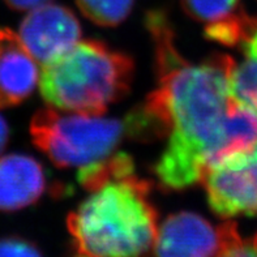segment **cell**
Returning a JSON list of instances; mask_svg holds the SVG:
<instances>
[{
  "label": "cell",
  "instance_id": "obj_16",
  "mask_svg": "<svg viewBox=\"0 0 257 257\" xmlns=\"http://www.w3.org/2000/svg\"><path fill=\"white\" fill-rule=\"evenodd\" d=\"M8 140H10V127H8L6 119L0 115V154L3 153Z\"/></svg>",
  "mask_w": 257,
  "mask_h": 257
},
{
  "label": "cell",
  "instance_id": "obj_9",
  "mask_svg": "<svg viewBox=\"0 0 257 257\" xmlns=\"http://www.w3.org/2000/svg\"><path fill=\"white\" fill-rule=\"evenodd\" d=\"M47 189L43 166L26 154L0 158V212H17L36 204Z\"/></svg>",
  "mask_w": 257,
  "mask_h": 257
},
{
  "label": "cell",
  "instance_id": "obj_4",
  "mask_svg": "<svg viewBox=\"0 0 257 257\" xmlns=\"http://www.w3.org/2000/svg\"><path fill=\"white\" fill-rule=\"evenodd\" d=\"M30 135L34 145L59 169H81L103 160L127 136L124 120L64 115L52 108L37 111L30 121Z\"/></svg>",
  "mask_w": 257,
  "mask_h": 257
},
{
  "label": "cell",
  "instance_id": "obj_10",
  "mask_svg": "<svg viewBox=\"0 0 257 257\" xmlns=\"http://www.w3.org/2000/svg\"><path fill=\"white\" fill-rule=\"evenodd\" d=\"M232 49H238L243 59L234 62L230 76L231 97L257 112V17L244 13Z\"/></svg>",
  "mask_w": 257,
  "mask_h": 257
},
{
  "label": "cell",
  "instance_id": "obj_17",
  "mask_svg": "<svg viewBox=\"0 0 257 257\" xmlns=\"http://www.w3.org/2000/svg\"><path fill=\"white\" fill-rule=\"evenodd\" d=\"M252 245H253L254 248L257 249V234L254 235V238H253V241H252Z\"/></svg>",
  "mask_w": 257,
  "mask_h": 257
},
{
  "label": "cell",
  "instance_id": "obj_6",
  "mask_svg": "<svg viewBox=\"0 0 257 257\" xmlns=\"http://www.w3.org/2000/svg\"><path fill=\"white\" fill-rule=\"evenodd\" d=\"M202 183L209 208L221 218L257 215V143L210 167Z\"/></svg>",
  "mask_w": 257,
  "mask_h": 257
},
{
  "label": "cell",
  "instance_id": "obj_2",
  "mask_svg": "<svg viewBox=\"0 0 257 257\" xmlns=\"http://www.w3.org/2000/svg\"><path fill=\"white\" fill-rule=\"evenodd\" d=\"M67 217L71 257H149L158 234L150 183L134 173L110 176Z\"/></svg>",
  "mask_w": 257,
  "mask_h": 257
},
{
  "label": "cell",
  "instance_id": "obj_15",
  "mask_svg": "<svg viewBox=\"0 0 257 257\" xmlns=\"http://www.w3.org/2000/svg\"><path fill=\"white\" fill-rule=\"evenodd\" d=\"M223 257H257V249L251 244L243 241L238 247L232 248Z\"/></svg>",
  "mask_w": 257,
  "mask_h": 257
},
{
  "label": "cell",
  "instance_id": "obj_12",
  "mask_svg": "<svg viewBox=\"0 0 257 257\" xmlns=\"http://www.w3.org/2000/svg\"><path fill=\"white\" fill-rule=\"evenodd\" d=\"M189 17L205 26L222 23L240 11V0H180Z\"/></svg>",
  "mask_w": 257,
  "mask_h": 257
},
{
  "label": "cell",
  "instance_id": "obj_8",
  "mask_svg": "<svg viewBox=\"0 0 257 257\" xmlns=\"http://www.w3.org/2000/svg\"><path fill=\"white\" fill-rule=\"evenodd\" d=\"M39 72L36 59L17 34L0 28V108L24 102L36 89Z\"/></svg>",
  "mask_w": 257,
  "mask_h": 257
},
{
  "label": "cell",
  "instance_id": "obj_1",
  "mask_svg": "<svg viewBox=\"0 0 257 257\" xmlns=\"http://www.w3.org/2000/svg\"><path fill=\"white\" fill-rule=\"evenodd\" d=\"M145 25L153 39L157 88L131 110L132 120L144 141L169 139L153 173L163 191H184L225 158L235 60L218 54L189 63L178 51L173 26L161 11L148 13Z\"/></svg>",
  "mask_w": 257,
  "mask_h": 257
},
{
  "label": "cell",
  "instance_id": "obj_7",
  "mask_svg": "<svg viewBox=\"0 0 257 257\" xmlns=\"http://www.w3.org/2000/svg\"><path fill=\"white\" fill-rule=\"evenodd\" d=\"M19 37L36 62L46 64L78 42L81 26L67 7L46 3L24 17Z\"/></svg>",
  "mask_w": 257,
  "mask_h": 257
},
{
  "label": "cell",
  "instance_id": "obj_11",
  "mask_svg": "<svg viewBox=\"0 0 257 257\" xmlns=\"http://www.w3.org/2000/svg\"><path fill=\"white\" fill-rule=\"evenodd\" d=\"M76 4L91 23L111 28L127 19L135 0H76Z\"/></svg>",
  "mask_w": 257,
  "mask_h": 257
},
{
  "label": "cell",
  "instance_id": "obj_3",
  "mask_svg": "<svg viewBox=\"0 0 257 257\" xmlns=\"http://www.w3.org/2000/svg\"><path fill=\"white\" fill-rule=\"evenodd\" d=\"M134 72L131 56L88 39L43 64L39 88L52 107L101 115L128 94Z\"/></svg>",
  "mask_w": 257,
  "mask_h": 257
},
{
  "label": "cell",
  "instance_id": "obj_14",
  "mask_svg": "<svg viewBox=\"0 0 257 257\" xmlns=\"http://www.w3.org/2000/svg\"><path fill=\"white\" fill-rule=\"evenodd\" d=\"M4 2L15 11H32L37 7L49 3L50 0H4Z\"/></svg>",
  "mask_w": 257,
  "mask_h": 257
},
{
  "label": "cell",
  "instance_id": "obj_13",
  "mask_svg": "<svg viewBox=\"0 0 257 257\" xmlns=\"http://www.w3.org/2000/svg\"><path fill=\"white\" fill-rule=\"evenodd\" d=\"M0 257H45L37 244L20 236L0 239Z\"/></svg>",
  "mask_w": 257,
  "mask_h": 257
},
{
  "label": "cell",
  "instance_id": "obj_5",
  "mask_svg": "<svg viewBox=\"0 0 257 257\" xmlns=\"http://www.w3.org/2000/svg\"><path fill=\"white\" fill-rule=\"evenodd\" d=\"M234 222L215 225L193 212L169 215L158 227L156 257H223L243 243Z\"/></svg>",
  "mask_w": 257,
  "mask_h": 257
}]
</instances>
